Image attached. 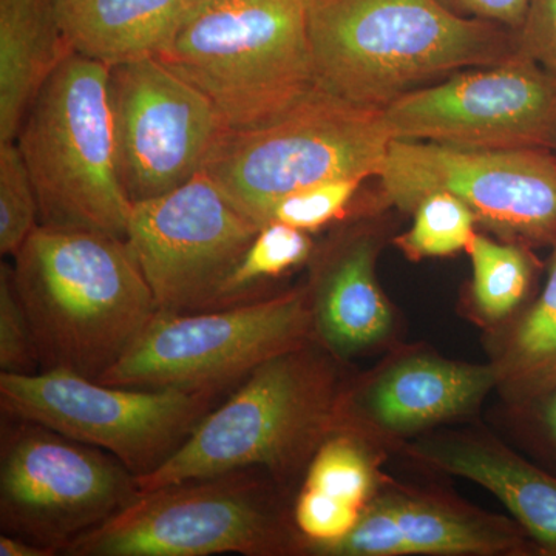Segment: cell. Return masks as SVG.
Here are the masks:
<instances>
[{"label":"cell","mask_w":556,"mask_h":556,"mask_svg":"<svg viewBox=\"0 0 556 556\" xmlns=\"http://www.w3.org/2000/svg\"><path fill=\"white\" fill-rule=\"evenodd\" d=\"M0 527L64 555L137 500V477L115 456L30 420L3 416Z\"/></svg>","instance_id":"cell-10"},{"label":"cell","mask_w":556,"mask_h":556,"mask_svg":"<svg viewBox=\"0 0 556 556\" xmlns=\"http://www.w3.org/2000/svg\"><path fill=\"white\" fill-rule=\"evenodd\" d=\"M546 285L519 321L506 358V378L525 397L556 388V241Z\"/></svg>","instance_id":"cell-21"},{"label":"cell","mask_w":556,"mask_h":556,"mask_svg":"<svg viewBox=\"0 0 556 556\" xmlns=\"http://www.w3.org/2000/svg\"><path fill=\"white\" fill-rule=\"evenodd\" d=\"M362 508L350 506L303 486L294 506L295 527L305 538V551L309 546L331 544L345 538L356 527Z\"/></svg>","instance_id":"cell-29"},{"label":"cell","mask_w":556,"mask_h":556,"mask_svg":"<svg viewBox=\"0 0 556 556\" xmlns=\"http://www.w3.org/2000/svg\"><path fill=\"white\" fill-rule=\"evenodd\" d=\"M110 67L70 54L39 91L16 142L39 201V222L126 240L131 201L116 166Z\"/></svg>","instance_id":"cell-5"},{"label":"cell","mask_w":556,"mask_h":556,"mask_svg":"<svg viewBox=\"0 0 556 556\" xmlns=\"http://www.w3.org/2000/svg\"><path fill=\"white\" fill-rule=\"evenodd\" d=\"M109 94L116 166L131 204L197 177L228 130L206 94L156 58L110 67Z\"/></svg>","instance_id":"cell-14"},{"label":"cell","mask_w":556,"mask_h":556,"mask_svg":"<svg viewBox=\"0 0 556 556\" xmlns=\"http://www.w3.org/2000/svg\"><path fill=\"white\" fill-rule=\"evenodd\" d=\"M308 33L318 89L380 110L517 51L515 31L444 0H308Z\"/></svg>","instance_id":"cell-1"},{"label":"cell","mask_w":556,"mask_h":556,"mask_svg":"<svg viewBox=\"0 0 556 556\" xmlns=\"http://www.w3.org/2000/svg\"><path fill=\"white\" fill-rule=\"evenodd\" d=\"M0 555L2 556H54L58 552L49 547L39 546L25 538L5 535L0 536Z\"/></svg>","instance_id":"cell-32"},{"label":"cell","mask_w":556,"mask_h":556,"mask_svg":"<svg viewBox=\"0 0 556 556\" xmlns=\"http://www.w3.org/2000/svg\"><path fill=\"white\" fill-rule=\"evenodd\" d=\"M364 181L361 178L329 179L291 193L274 206L268 223H283L305 232L325 228L346 214Z\"/></svg>","instance_id":"cell-27"},{"label":"cell","mask_w":556,"mask_h":556,"mask_svg":"<svg viewBox=\"0 0 556 556\" xmlns=\"http://www.w3.org/2000/svg\"><path fill=\"white\" fill-rule=\"evenodd\" d=\"M383 113L393 139L556 152V79L518 49L500 64L408 91Z\"/></svg>","instance_id":"cell-12"},{"label":"cell","mask_w":556,"mask_h":556,"mask_svg":"<svg viewBox=\"0 0 556 556\" xmlns=\"http://www.w3.org/2000/svg\"><path fill=\"white\" fill-rule=\"evenodd\" d=\"M39 201L16 141L0 142V252L14 255L38 228Z\"/></svg>","instance_id":"cell-26"},{"label":"cell","mask_w":556,"mask_h":556,"mask_svg":"<svg viewBox=\"0 0 556 556\" xmlns=\"http://www.w3.org/2000/svg\"><path fill=\"white\" fill-rule=\"evenodd\" d=\"M517 49L556 79V0H529Z\"/></svg>","instance_id":"cell-30"},{"label":"cell","mask_w":556,"mask_h":556,"mask_svg":"<svg viewBox=\"0 0 556 556\" xmlns=\"http://www.w3.org/2000/svg\"><path fill=\"white\" fill-rule=\"evenodd\" d=\"M529 0H447L460 13L479 20L495 22L508 30L517 31L525 21Z\"/></svg>","instance_id":"cell-31"},{"label":"cell","mask_w":556,"mask_h":556,"mask_svg":"<svg viewBox=\"0 0 556 556\" xmlns=\"http://www.w3.org/2000/svg\"><path fill=\"white\" fill-rule=\"evenodd\" d=\"M201 0H54L73 53L113 67L159 58L177 39Z\"/></svg>","instance_id":"cell-18"},{"label":"cell","mask_w":556,"mask_h":556,"mask_svg":"<svg viewBox=\"0 0 556 556\" xmlns=\"http://www.w3.org/2000/svg\"><path fill=\"white\" fill-rule=\"evenodd\" d=\"M548 402L546 407L547 426L551 428L552 434L556 439V388L547 394Z\"/></svg>","instance_id":"cell-33"},{"label":"cell","mask_w":556,"mask_h":556,"mask_svg":"<svg viewBox=\"0 0 556 556\" xmlns=\"http://www.w3.org/2000/svg\"><path fill=\"white\" fill-rule=\"evenodd\" d=\"M40 367L38 346L24 308L13 265L0 266V369L9 375H36Z\"/></svg>","instance_id":"cell-28"},{"label":"cell","mask_w":556,"mask_h":556,"mask_svg":"<svg viewBox=\"0 0 556 556\" xmlns=\"http://www.w3.org/2000/svg\"><path fill=\"white\" fill-rule=\"evenodd\" d=\"M222 393L108 386L64 369L0 372L3 416L30 420L104 450L137 478L170 459Z\"/></svg>","instance_id":"cell-9"},{"label":"cell","mask_w":556,"mask_h":556,"mask_svg":"<svg viewBox=\"0 0 556 556\" xmlns=\"http://www.w3.org/2000/svg\"><path fill=\"white\" fill-rule=\"evenodd\" d=\"M378 179L387 206L413 212L430 193L448 192L508 243L555 244L554 150L463 149L393 139Z\"/></svg>","instance_id":"cell-11"},{"label":"cell","mask_w":556,"mask_h":556,"mask_svg":"<svg viewBox=\"0 0 556 556\" xmlns=\"http://www.w3.org/2000/svg\"><path fill=\"white\" fill-rule=\"evenodd\" d=\"M313 251L309 232L283 223H268L260 228L243 258L226 280L215 309L257 300L254 299V289L260 283L283 276L308 262Z\"/></svg>","instance_id":"cell-23"},{"label":"cell","mask_w":556,"mask_h":556,"mask_svg":"<svg viewBox=\"0 0 556 556\" xmlns=\"http://www.w3.org/2000/svg\"><path fill=\"white\" fill-rule=\"evenodd\" d=\"M306 551L328 556L501 555L526 554L529 544L504 519L391 493L368 503L345 538Z\"/></svg>","instance_id":"cell-15"},{"label":"cell","mask_w":556,"mask_h":556,"mask_svg":"<svg viewBox=\"0 0 556 556\" xmlns=\"http://www.w3.org/2000/svg\"><path fill=\"white\" fill-rule=\"evenodd\" d=\"M156 60L203 91L228 129L262 126L317 87L308 0H201Z\"/></svg>","instance_id":"cell-4"},{"label":"cell","mask_w":556,"mask_h":556,"mask_svg":"<svg viewBox=\"0 0 556 556\" xmlns=\"http://www.w3.org/2000/svg\"><path fill=\"white\" fill-rule=\"evenodd\" d=\"M70 54L54 0H0V142L16 141L28 109Z\"/></svg>","instance_id":"cell-20"},{"label":"cell","mask_w":556,"mask_h":556,"mask_svg":"<svg viewBox=\"0 0 556 556\" xmlns=\"http://www.w3.org/2000/svg\"><path fill=\"white\" fill-rule=\"evenodd\" d=\"M386 113L314 89L278 118L228 129L203 172L263 228L285 197L338 178H378L390 149Z\"/></svg>","instance_id":"cell-6"},{"label":"cell","mask_w":556,"mask_h":556,"mask_svg":"<svg viewBox=\"0 0 556 556\" xmlns=\"http://www.w3.org/2000/svg\"><path fill=\"white\" fill-rule=\"evenodd\" d=\"M529 249L508 241L497 243L481 233H475L468 244L475 303L489 320L508 316L529 292L535 270Z\"/></svg>","instance_id":"cell-22"},{"label":"cell","mask_w":556,"mask_h":556,"mask_svg":"<svg viewBox=\"0 0 556 556\" xmlns=\"http://www.w3.org/2000/svg\"><path fill=\"white\" fill-rule=\"evenodd\" d=\"M413 214L412 228L394 240L412 260L447 257L466 251L477 233V218L470 208L448 192L430 193L419 201Z\"/></svg>","instance_id":"cell-24"},{"label":"cell","mask_w":556,"mask_h":556,"mask_svg":"<svg viewBox=\"0 0 556 556\" xmlns=\"http://www.w3.org/2000/svg\"><path fill=\"white\" fill-rule=\"evenodd\" d=\"M13 258L42 371L100 380L159 316L127 240L39 225Z\"/></svg>","instance_id":"cell-2"},{"label":"cell","mask_w":556,"mask_h":556,"mask_svg":"<svg viewBox=\"0 0 556 556\" xmlns=\"http://www.w3.org/2000/svg\"><path fill=\"white\" fill-rule=\"evenodd\" d=\"M424 463L493 493L541 551L556 555V478L490 441L444 438L412 448Z\"/></svg>","instance_id":"cell-19"},{"label":"cell","mask_w":556,"mask_h":556,"mask_svg":"<svg viewBox=\"0 0 556 556\" xmlns=\"http://www.w3.org/2000/svg\"><path fill=\"white\" fill-rule=\"evenodd\" d=\"M313 340L252 371L225 404L204 416L170 459L137 478L139 490L243 468H262L281 484L308 468L336 431L342 393L331 353H320Z\"/></svg>","instance_id":"cell-3"},{"label":"cell","mask_w":556,"mask_h":556,"mask_svg":"<svg viewBox=\"0 0 556 556\" xmlns=\"http://www.w3.org/2000/svg\"><path fill=\"white\" fill-rule=\"evenodd\" d=\"M306 489L364 510L372 489V470L357 434L334 431L306 468Z\"/></svg>","instance_id":"cell-25"},{"label":"cell","mask_w":556,"mask_h":556,"mask_svg":"<svg viewBox=\"0 0 556 556\" xmlns=\"http://www.w3.org/2000/svg\"><path fill=\"white\" fill-rule=\"evenodd\" d=\"M556 153V152H555Z\"/></svg>","instance_id":"cell-34"},{"label":"cell","mask_w":556,"mask_h":556,"mask_svg":"<svg viewBox=\"0 0 556 556\" xmlns=\"http://www.w3.org/2000/svg\"><path fill=\"white\" fill-rule=\"evenodd\" d=\"M500 379L496 367L409 357L364 390L340 393L336 431L367 422L390 433H409L475 407Z\"/></svg>","instance_id":"cell-16"},{"label":"cell","mask_w":556,"mask_h":556,"mask_svg":"<svg viewBox=\"0 0 556 556\" xmlns=\"http://www.w3.org/2000/svg\"><path fill=\"white\" fill-rule=\"evenodd\" d=\"M378 239L345 233L317 260L309 289L314 340L334 357H350L387 338L393 313L376 278Z\"/></svg>","instance_id":"cell-17"},{"label":"cell","mask_w":556,"mask_h":556,"mask_svg":"<svg viewBox=\"0 0 556 556\" xmlns=\"http://www.w3.org/2000/svg\"><path fill=\"white\" fill-rule=\"evenodd\" d=\"M260 226L204 172L169 193L134 203L127 243L160 313L215 309Z\"/></svg>","instance_id":"cell-13"},{"label":"cell","mask_w":556,"mask_h":556,"mask_svg":"<svg viewBox=\"0 0 556 556\" xmlns=\"http://www.w3.org/2000/svg\"><path fill=\"white\" fill-rule=\"evenodd\" d=\"M280 482L262 468L189 479L139 493L67 556H278L305 551L278 503Z\"/></svg>","instance_id":"cell-7"},{"label":"cell","mask_w":556,"mask_h":556,"mask_svg":"<svg viewBox=\"0 0 556 556\" xmlns=\"http://www.w3.org/2000/svg\"><path fill=\"white\" fill-rule=\"evenodd\" d=\"M314 339L308 287L199 313H159L98 382L223 391Z\"/></svg>","instance_id":"cell-8"}]
</instances>
